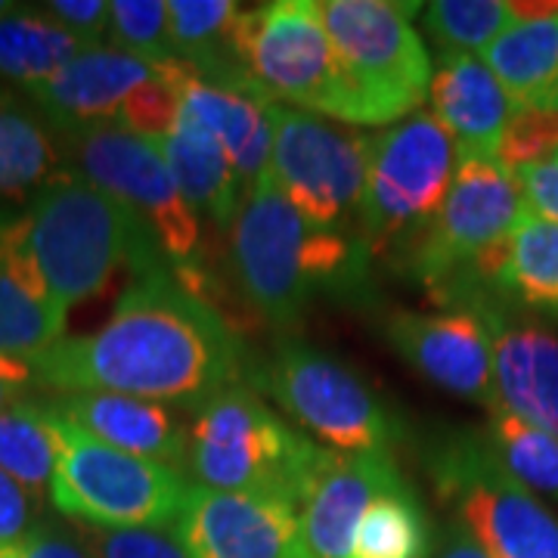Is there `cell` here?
I'll return each mask as SVG.
<instances>
[{
	"mask_svg": "<svg viewBox=\"0 0 558 558\" xmlns=\"http://www.w3.org/2000/svg\"><path fill=\"white\" fill-rule=\"evenodd\" d=\"M35 385L57 395H128L199 410L240 385L245 351L227 317L168 267L131 279L100 329L60 339L32 360Z\"/></svg>",
	"mask_w": 558,
	"mask_h": 558,
	"instance_id": "cell-1",
	"label": "cell"
},
{
	"mask_svg": "<svg viewBox=\"0 0 558 558\" xmlns=\"http://www.w3.org/2000/svg\"><path fill=\"white\" fill-rule=\"evenodd\" d=\"M230 267L245 301L274 326H292L319 292L363 282L369 252L357 233L317 227L295 211L264 171L230 227Z\"/></svg>",
	"mask_w": 558,
	"mask_h": 558,
	"instance_id": "cell-2",
	"label": "cell"
},
{
	"mask_svg": "<svg viewBox=\"0 0 558 558\" xmlns=\"http://www.w3.org/2000/svg\"><path fill=\"white\" fill-rule=\"evenodd\" d=\"M22 227L44 286L65 314L102 292L121 267L134 277L168 267L149 227L72 171L40 186L22 211Z\"/></svg>",
	"mask_w": 558,
	"mask_h": 558,
	"instance_id": "cell-3",
	"label": "cell"
},
{
	"mask_svg": "<svg viewBox=\"0 0 558 558\" xmlns=\"http://www.w3.org/2000/svg\"><path fill=\"white\" fill-rule=\"evenodd\" d=\"M319 453L323 447L295 432L252 385L240 381L196 410L186 472L211 490L274 497L299 509Z\"/></svg>",
	"mask_w": 558,
	"mask_h": 558,
	"instance_id": "cell-4",
	"label": "cell"
},
{
	"mask_svg": "<svg viewBox=\"0 0 558 558\" xmlns=\"http://www.w3.org/2000/svg\"><path fill=\"white\" fill-rule=\"evenodd\" d=\"M319 13L348 87V124H391L422 109L432 60L413 28L418 3L323 0Z\"/></svg>",
	"mask_w": 558,
	"mask_h": 558,
	"instance_id": "cell-5",
	"label": "cell"
},
{
	"mask_svg": "<svg viewBox=\"0 0 558 558\" xmlns=\"http://www.w3.org/2000/svg\"><path fill=\"white\" fill-rule=\"evenodd\" d=\"M425 469L450 519L462 521L490 558H558V515L499 462L484 428L438 435Z\"/></svg>",
	"mask_w": 558,
	"mask_h": 558,
	"instance_id": "cell-6",
	"label": "cell"
},
{
	"mask_svg": "<svg viewBox=\"0 0 558 558\" xmlns=\"http://www.w3.org/2000/svg\"><path fill=\"white\" fill-rule=\"evenodd\" d=\"M457 168V143L432 112L418 109L376 134L354 218L369 258H407L440 211Z\"/></svg>",
	"mask_w": 558,
	"mask_h": 558,
	"instance_id": "cell-7",
	"label": "cell"
},
{
	"mask_svg": "<svg viewBox=\"0 0 558 558\" xmlns=\"http://www.w3.org/2000/svg\"><path fill=\"white\" fill-rule=\"evenodd\" d=\"M65 171L90 180L137 215L171 274L205 299V255L199 215L183 199L168 165L153 140L134 137L119 128H90L57 134Z\"/></svg>",
	"mask_w": 558,
	"mask_h": 558,
	"instance_id": "cell-8",
	"label": "cell"
},
{
	"mask_svg": "<svg viewBox=\"0 0 558 558\" xmlns=\"http://www.w3.org/2000/svg\"><path fill=\"white\" fill-rule=\"evenodd\" d=\"M47 403V400H44ZM50 410V407H47ZM57 472L50 499L57 512L87 527H168L178 521L190 481L180 469L116 450L84 435L53 410Z\"/></svg>",
	"mask_w": 558,
	"mask_h": 558,
	"instance_id": "cell-9",
	"label": "cell"
},
{
	"mask_svg": "<svg viewBox=\"0 0 558 558\" xmlns=\"http://www.w3.org/2000/svg\"><path fill=\"white\" fill-rule=\"evenodd\" d=\"M233 53L270 100L348 121V87L317 0H274L242 10Z\"/></svg>",
	"mask_w": 558,
	"mask_h": 558,
	"instance_id": "cell-10",
	"label": "cell"
},
{
	"mask_svg": "<svg viewBox=\"0 0 558 558\" xmlns=\"http://www.w3.org/2000/svg\"><path fill=\"white\" fill-rule=\"evenodd\" d=\"M248 385L270 395L304 432L339 453H391L398 418L354 369L301 341H286L252 369Z\"/></svg>",
	"mask_w": 558,
	"mask_h": 558,
	"instance_id": "cell-11",
	"label": "cell"
},
{
	"mask_svg": "<svg viewBox=\"0 0 558 558\" xmlns=\"http://www.w3.org/2000/svg\"><path fill=\"white\" fill-rule=\"evenodd\" d=\"M270 121L274 146L267 171L301 218L332 230H341L351 215L357 218L376 134L341 128L277 100L270 102Z\"/></svg>",
	"mask_w": 558,
	"mask_h": 558,
	"instance_id": "cell-12",
	"label": "cell"
},
{
	"mask_svg": "<svg viewBox=\"0 0 558 558\" xmlns=\"http://www.w3.org/2000/svg\"><path fill=\"white\" fill-rule=\"evenodd\" d=\"M527 215L515 178L494 159H459L457 178L428 230L400 260L438 301L484 248L512 236Z\"/></svg>",
	"mask_w": 558,
	"mask_h": 558,
	"instance_id": "cell-13",
	"label": "cell"
},
{
	"mask_svg": "<svg viewBox=\"0 0 558 558\" xmlns=\"http://www.w3.org/2000/svg\"><path fill=\"white\" fill-rule=\"evenodd\" d=\"M385 339L403 363L440 391L497 410L494 341L481 314L444 307L435 314L395 311L385 319Z\"/></svg>",
	"mask_w": 558,
	"mask_h": 558,
	"instance_id": "cell-14",
	"label": "cell"
},
{
	"mask_svg": "<svg viewBox=\"0 0 558 558\" xmlns=\"http://www.w3.org/2000/svg\"><path fill=\"white\" fill-rule=\"evenodd\" d=\"M391 453H319L317 472L299 506V527L289 558H348L369 502L403 484Z\"/></svg>",
	"mask_w": 558,
	"mask_h": 558,
	"instance_id": "cell-15",
	"label": "cell"
},
{
	"mask_svg": "<svg viewBox=\"0 0 558 558\" xmlns=\"http://www.w3.org/2000/svg\"><path fill=\"white\" fill-rule=\"evenodd\" d=\"M299 527L292 502L190 484L174 534L190 558H289Z\"/></svg>",
	"mask_w": 558,
	"mask_h": 558,
	"instance_id": "cell-16",
	"label": "cell"
},
{
	"mask_svg": "<svg viewBox=\"0 0 558 558\" xmlns=\"http://www.w3.org/2000/svg\"><path fill=\"white\" fill-rule=\"evenodd\" d=\"M180 97V109L218 140L233 161L248 193L258 178L270 168L274 121L270 97L252 78L215 81L202 78L190 65L171 60L156 69Z\"/></svg>",
	"mask_w": 558,
	"mask_h": 558,
	"instance_id": "cell-17",
	"label": "cell"
},
{
	"mask_svg": "<svg viewBox=\"0 0 558 558\" xmlns=\"http://www.w3.org/2000/svg\"><path fill=\"white\" fill-rule=\"evenodd\" d=\"M156 78V69L121 53L116 47H84L75 60L62 65L53 78L25 90V97L38 106L44 121L57 134L112 128L140 84Z\"/></svg>",
	"mask_w": 558,
	"mask_h": 558,
	"instance_id": "cell-18",
	"label": "cell"
},
{
	"mask_svg": "<svg viewBox=\"0 0 558 558\" xmlns=\"http://www.w3.org/2000/svg\"><path fill=\"white\" fill-rule=\"evenodd\" d=\"M494 341L497 407L558 438V336L537 323H515L497 304L472 307Z\"/></svg>",
	"mask_w": 558,
	"mask_h": 558,
	"instance_id": "cell-19",
	"label": "cell"
},
{
	"mask_svg": "<svg viewBox=\"0 0 558 558\" xmlns=\"http://www.w3.org/2000/svg\"><path fill=\"white\" fill-rule=\"evenodd\" d=\"M47 407L65 422H72L84 435L102 440L116 450L153 459L186 472L190 453V425L168 403L128 398V395H57Z\"/></svg>",
	"mask_w": 558,
	"mask_h": 558,
	"instance_id": "cell-20",
	"label": "cell"
},
{
	"mask_svg": "<svg viewBox=\"0 0 558 558\" xmlns=\"http://www.w3.org/2000/svg\"><path fill=\"white\" fill-rule=\"evenodd\" d=\"M432 116L457 143L459 159H494L515 102L472 53H440L428 84Z\"/></svg>",
	"mask_w": 558,
	"mask_h": 558,
	"instance_id": "cell-21",
	"label": "cell"
},
{
	"mask_svg": "<svg viewBox=\"0 0 558 558\" xmlns=\"http://www.w3.org/2000/svg\"><path fill=\"white\" fill-rule=\"evenodd\" d=\"M65 317L28 252L22 215H0V357L32 363L65 339Z\"/></svg>",
	"mask_w": 558,
	"mask_h": 558,
	"instance_id": "cell-22",
	"label": "cell"
},
{
	"mask_svg": "<svg viewBox=\"0 0 558 558\" xmlns=\"http://www.w3.org/2000/svg\"><path fill=\"white\" fill-rule=\"evenodd\" d=\"M190 208L218 230H230L245 199L227 149L180 109L174 128L153 140Z\"/></svg>",
	"mask_w": 558,
	"mask_h": 558,
	"instance_id": "cell-23",
	"label": "cell"
},
{
	"mask_svg": "<svg viewBox=\"0 0 558 558\" xmlns=\"http://www.w3.org/2000/svg\"><path fill=\"white\" fill-rule=\"evenodd\" d=\"M62 171L57 131L35 102L0 81V202H32Z\"/></svg>",
	"mask_w": 558,
	"mask_h": 558,
	"instance_id": "cell-24",
	"label": "cell"
},
{
	"mask_svg": "<svg viewBox=\"0 0 558 558\" xmlns=\"http://www.w3.org/2000/svg\"><path fill=\"white\" fill-rule=\"evenodd\" d=\"M481 62L515 106L558 112V13L515 22L481 53Z\"/></svg>",
	"mask_w": 558,
	"mask_h": 558,
	"instance_id": "cell-25",
	"label": "cell"
},
{
	"mask_svg": "<svg viewBox=\"0 0 558 558\" xmlns=\"http://www.w3.org/2000/svg\"><path fill=\"white\" fill-rule=\"evenodd\" d=\"M242 7L236 0H171L168 3V40L171 57L202 78H248L233 53V28Z\"/></svg>",
	"mask_w": 558,
	"mask_h": 558,
	"instance_id": "cell-26",
	"label": "cell"
},
{
	"mask_svg": "<svg viewBox=\"0 0 558 558\" xmlns=\"http://www.w3.org/2000/svg\"><path fill=\"white\" fill-rule=\"evenodd\" d=\"M497 299L558 319V223L534 215L519 220L509 260L497 279Z\"/></svg>",
	"mask_w": 558,
	"mask_h": 558,
	"instance_id": "cell-27",
	"label": "cell"
},
{
	"mask_svg": "<svg viewBox=\"0 0 558 558\" xmlns=\"http://www.w3.org/2000/svg\"><path fill=\"white\" fill-rule=\"evenodd\" d=\"M84 44L65 35L57 22L28 7H16L0 20V81L25 90L53 78L62 65L75 60Z\"/></svg>",
	"mask_w": 558,
	"mask_h": 558,
	"instance_id": "cell-28",
	"label": "cell"
},
{
	"mask_svg": "<svg viewBox=\"0 0 558 558\" xmlns=\"http://www.w3.org/2000/svg\"><path fill=\"white\" fill-rule=\"evenodd\" d=\"M435 527L413 484L403 481L369 502L348 558H432Z\"/></svg>",
	"mask_w": 558,
	"mask_h": 558,
	"instance_id": "cell-29",
	"label": "cell"
},
{
	"mask_svg": "<svg viewBox=\"0 0 558 558\" xmlns=\"http://www.w3.org/2000/svg\"><path fill=\"white\" fill-rule=\"evenodd\" d=\"M0 469L35 499L50 494L57 472V428L44 400L25 398L0 413Z\"/></svg>",
	"mask_w": 558,
	"mask_h": 558,
	"instance_id": "cell-30",
	"label": "cell"
},
{
	"mask_svg": "<svg viewBox=\"0 0 558 558\" xmlns=\"http://www.w3.org/2000/svg\"><path fill=\"white\" fill-rule=\"evenodd\" d=\"M484 438L497 459L515 478L543 497L558 502V438L537 425L512 416L506 410H490Z\"/></svg>",
	"mask_w": 558,
	"mask_h": 558,
	"instance_id": "cell-31",
	"label": "cell"
},
{
	"mask_svg": "<svg viewBox=\"0 0 558 558\" xmlns=\"http://www.w3.org/2000/svg\"><path fill=\"white\" fill-rule=\"evenodd\" d=\"M425 35L440 47V53H484L494 40L509 32L519 16L512 0H435L422 13Z\"/></svg>",
	"mask_w": 558,
	"mask_h": 558,
	"instance_id": "cell-32",
	"label": "cell"
},
{
	"mask_svg": "<svg viewBox=\"0 0 558 558\" xmlns=\"http://www.w3.org/2000/svg\"><path fill=\"white\" fill-rule=\"evenodd\" d=\"M109 47L159 69L171 62L168 3L165 0H112L109 3Z\"/></svg>",
	"mask_w": 558,
	"mask_h": 558,
	"instance_id": "cell-33",
	"label": "cell"
},
{
	"mask_svg": "<svg viewBox=\"0 0 558 558\" xmlns=\"http://www.w3.org/2000/svg\"><path fill=\"white\" fill-rule=\"evenodd\" d=\"M558 156V112L519 106L497 143L494 161L509 174Z\"/></svg>",
	"mask_w": 558,
	"mask_h": 558,
	"instance_id": "cell-34",
	"label": "cell"
},
{
	"mask_svg": "<svg viewBox=\"0 0 558 558\" xmlns=\"http://www.w3.org/2000/svg\"><path fill=\"white\" fill-rule=\"evenodd\" d=\"M90 558H190L174 531L165 527H87L75 524Z\"/></svg>",
	"mask_w": 558,
	"mask_h": 558,
	"instance_id": "cell-35",
	"label": "cell"
},
{
	"mask_svg": "<svg viewBox=\"0 0 558 558\" xmlns=\"http://www.w3.org/2000/svg\"><path fill=\"white\" fill-rule=\"evenodd\" d=\"M178 116H180L178 90H174V87H171V84L156 72V78L146 81V84H140L137 90H134L128 100L121 102L119 119H116L112 128L128 131V134H134V137L156 140V137H165V134L174 128Z\"/></svg>",
	"mask_w": 558,
	"mask_h": 558,
	"instance_id": "cell-36",
	"label": "cell"
},
{
	"mask_svg": "<svg viewBox=\"0 0 558 558\" xmlns=\"http://www.w3.org/2000/svg\"><path fill=\"white\" fill-rule=\"evenodd\" d=\"M38 10L84 47L109 40V0H47Z\"/></svg>",
	"mask_w": 558,
	"mask_h": 558,
	"instance_id": "cell-37",
	"label": "cell"
},
{
	"mask_svg": "<svg viewBox=\"0 0 558 558\" xmlns=\"http://www.w3.org/2000/svg\"><path fill=\"white\" fill-rule=\"evenodd\" d=\"M0 558H90L75 524L40 519L13 546H0Z\"/></svg>",
	"mask_w": 558,
	"mask_h": 558,
	"instance_id": "cell-38",
	"label": "cell"
},
{
	"mask_svg": "<svg viewBox=\"0 0 558 558\" xmlns=\"http://www.w3.org/2000/svg\"><path fill=\"white\" fill-rule=\"evenodd\" d=\"M38 509L40 499L32 497L20 481H13L0 469V546H13L25 537L40 521Z\"/></svg>",
	"mask_w": 558,
	"mask_h": 558,
	"instance_id": "cell-39",
	"label": "cell"
},
{
	"mask_svg": "<svg viewBox=\"0 0 558 558\" xmlns=\"http://www.w3.org/2000/svg\"><path fill=\"white\" fill-rule=\"evenodd\" d=\"M512 178L519 183L521 202H524L527 215L558 223V156L531 165V168H521Z\"/></svg>",
	"mask_w": 558,
	"mask_h": 558,
	"instance_id": "cell-40",
	"label": "cell"
},
{
	"mask_svg": "<svg viewBox=\"0 0 558 558\" xmlns=\"http://www.w3.org/2000/svg\"><path fill=\"white\" fill-rule=\"evenodd\" d=\"M432 558H490V553L481 546L478 537L462 521L447 519L435 537Z\"/></svg>",
	"mask_w": 558,
	"mask_h": 558,
	"instance_id": "cell-41",
	"label": "cell"
},
{
	"mask_svg": "<svg viewBox=\"0 0 558 558\" xmlns=\"http://www.w3.org/2000/svg\"><path fill=\"white\" fill-rule=\"evenodd\" d=\"M32 388H35V373L28 360L0 357V413L28 398Z\"/></svg>",
	"mask_w": 558,
	"mask_h": 558,
	"instance_id": "cell-42",
	"label": "cell"
},
{
	"mask_svg": "<svg viewBox=\"0 0 558 558\" xmlns=\"http://www.w3.org/2000/svg\"><path fill=\"white\" fill-rule=\"evenodd\" d=\"M16 7H20V3H10V0H0V20H3V16H10V13H13Z\"/></svg>",
	"mask_w": 558,
	"mask_h": 558,
	"instance_id": "cell-43",
	"label": "cell"
}]
</instances>
